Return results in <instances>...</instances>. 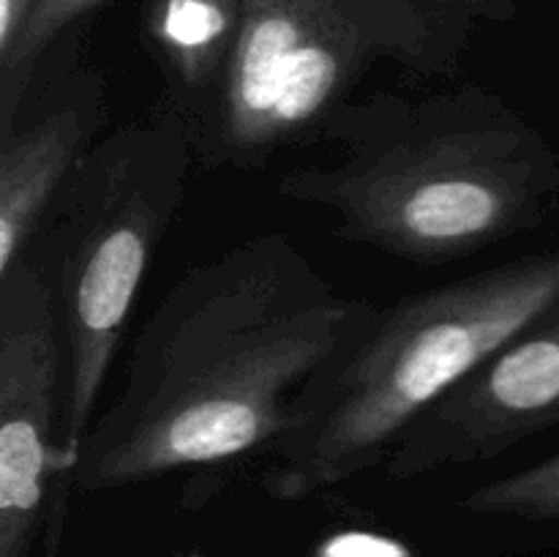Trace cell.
Wrapping results in <instances>:
<instances>
[{"label": "cell", "instance_id": "1", "mask_svg": "<svg viewBox=\"0 0 559 557\" xmlns=\"http://www.w3.org/2000/svg\"><path fill=\"white\" fill-rule=\"evenodd\" d=\"M284 233L189 268L136 333L112 402L93 418L74 484L112 489L273 451L298 404L369 325Z\"/></svg>", "mask_w": 559, "mask_h": 557}, {"label": "cell", "instance_id": "2", "mask_svg": "<svg viewBox=\"0 0 559 557\" xmlns=\"http://www.w3.org/2000/svg\"><path fill=\"white\" fill-rule=\"evenodd\" d=\"M320 140L333 162L282 175L278 194L331 213L342 238L415 265L506 244L559 200L557 147L484 87L353 98Z\"/></svg>", "mask_w": 559, "mask_h": 557}, {"label": "cell", "instance_id": "3", "mask_svg": "<svg viewBox=\"0 0 559 557\" xmlns=\"http://www.w3.org/2000/svg\"><path fill=\"white\" fill-rule=\"evenodd\" d=\"M559 309V249L516 257L407 295L304 393L265 484L306 497L385 464L399 437L511 339Z\"/></svg>", "mask_w": 559, "mask_h": 557}, {"label": "cell", "instance_id": "4", "mask_svg": "<svg viewBox=\"0 0 559 557\" xmlns=\"http://www.w3.org/2000/svg\"><path fill=\"white\" fill-rule=\"evenodd\" d=\"M513 16L516 0H240L227 80L191 126L197 162L262 167L320 140L377 71L451 80L475 38Z\"/></svg>", "mask_w": 559, "mask_h": 557}, {"label": "cell", "instance_id": "5", "mask_svg": "<svg viewBox=\"0 0 559 557\" xmlns=\"http://www.w3.org/2000/svg\"><path fill=\"white\" fill-rule=\"evenodd\" d=\"M197 145L169 102L93 142L31 246L66 355L60 446L80 462L156 251L186 200ZM27 254V257H31Z\"/></svg>", "mask_w": 559, "mask_h": 557}, {"label": "cell", "instance_id": "6", "mask_svg": "<svg viewBox=\"0 0 559 557\" xmlns=\"http://www.w3.org/2000/svg\"><path fill=\"white\" fill-rule=\"evenodd\" d=\"M66 355L52 289L25 260L0 276V524L27 535L52 484L76 459L60 446Z\"/></svg>", "mask_w": 559, "mask_h": 557}, {"label": "cell", "instance_id": "7", "mask_svg": "<svg viewBox=\"0 0 559 557\" xmlns=\"http://www.w3.org/2000/svg\"><path fill=\"white\" fill-rule=\"evenodd\" d=\"M559 424V309L497 349L391 448L393 478L491 462Z\"/></svg>", "mask_w": 559, "mask_h": 557}, {"label": "cell", "instance_id": "8", "mask_svg": "<svg viewBox=\"0 0 559 557\" xmlns=\"http://www.w3.org/2000/svg\"><path fill=\"white\" fill-rule=\"evenodd\" d=\"M98 109V85L82 82L0 129V276L31 254L49 208L93 147Z\"/></svg>", "mask_w": 559, "mask_h": 557}, {"label": "cell", "instance_id": "9", "mask_svg": "<svg viewBox=\"0 0 559 557\" xmlns=\"http://www.w3.org/2000/svg\"><path fill=\"white\" fill-rule=\"evenodd\" d=\"M240 33V0H147L145 36L189 126L227 80Z\"/></svg>", "mask_w": 559, "mask_h": 557}, {"label": "cell", "instance_id": "10", "mask_svg": "<svg viewBox=\"0 0 559 557\" xmlns=\"http://www.w3.org/2000/svg\"><path fill=\"white\" fill-rule=\"evenodd\" d=\"M102 3L104 0H38L16 49L0 63V129L14 123L22 112L49 49Z\"/></svg>", "mask_w": 559, "mask_h": 557}, {"label": "cell", "instance_id": "11", "mask_svg": "<svg viewBox=\"0 0 559 557\" xmlns=\"http://www.w3.org/2000/svg\"><path fill=\"white\" fill-rule=\"evenodd\" d=\"M473 502L478 508L524 513H555L559 511V451L555 457L535 462L533 467L495 481L475 491Z\"/></svg>", "mask_w": 559, "mask_h": 557}, {"label": "cell", "instance_id": "12", "mask_svg": "<svg viewBox=\"0 0 559 557\" xmlns=\"http://www.w3.org/2000/svg\"><path fill=\"white\" fill-rule=\"evenodd\" d=\"M38 0H0V63L9 60L31 22Z\"/></svg>", "mask_w": 559, "mask_h": 557}, {"label": "cell", "instance_id": "13", "mask_svg": "<svg viewBox=\"0 0 559 557\" xmlns=\"http://www.w3.org/2000/svg\"><path fill=\"white\" fill-rule=\"evenodd\" d=\"M325 557H404L399 544L366 533H347L331 541Z\"/></svg>", "mask_w": 559, "mask_h": 557}]
</instances>
